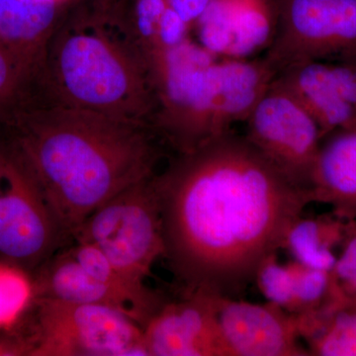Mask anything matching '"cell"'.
I'll list each match as a JSON object with an SVG mask.
<instances>
[{"label":"cell","instance_id":"cell-1","mask_svg":"<svg viewBox=\"0 0 356 356\" xmlns=\"http://www.w3.org/2000/svg\"><path fill=\"white\" fill-rule=\"evenodd\" d=\"M165 254L182 293L238 298L312 201L233 130L175 154L154 177Z\"/></svg>","mask_w":356,"mask_h":356},{"label":"cell","instance_id":"cell-27","mask_svg":"<svg viewBox=\"0 0 356 356\" xmlns=\"http://www.w3.org/2000/svg\"><path fill=\"white\" fill-rule=\"evenodd\" d=\"M2 172H3V156L0 151V184H1Z\"/></svg>","mask_w":356,"mask_h":356},{"label":"cell","instance_id":"cell-13","mask_svg":"<svg viewBox=\"0 0 356 356\" xmlns=\"http://www.w3.org/2000/svg\"><path fill=\"white\" fill-rule=\"evenodd\" d=\"M214 81L215 136L245 123L277 72L266 58L218 57L212 67Z\"/></svg>","mask_w":356,"mask_h":356},{"label":"cell","instance_id":"cell-28","mask_svg":"<svg viewBox=\"0 0 356 356\" xmlns=\"http://www.w3.org/2000/svg\"><path fill=\"white\" fill-rule=\"evenodd\" d=\"M58 3L62 4L63 6H65V2L69 1V0H57Z\"/></svg>","mask_w":356,"mask_h":356},{"label":"cell","instance_id":"cell-26","mask_svg":"<svg viewBox=\"0 0 356 356\" xmlns=\"http://www.w3.org/2000/svg\"><path fill=\"white\" fill-rule=\"evenodd\" d=\"M210 0H168V6L172 10L191 26L194 25L201 17Z\"/></svg>","mask_w":356,"mask_h":356},{"label":"cell","instance_id":"cell-5","mask_svg":"<svg viewBox=\"0 0 356 356\" xmlns=\"http://www.w3.org/2000/svg\"><path fill=\"white\" fill-rule=\"evenodd\" d=\"M32 301L36 324L24 343L26 355H147L142 325L123 312L46 297Z\"/></svg>","mask_w":356,"mask_h":356},{"label":"cell","instance_id":"cell-24","mask_svg":"<svg viewBox=\"0 0 356 356\" xmlns=\"http://www.w3.org/2000/svg\"><path fill=\"white\" fill-rule=\"evenodd\" d=\"M191 26L185 22L170 7H168L163 19L159 23L158 31H156L151 49L142 54L153 51L170 50V49L175 48L191 38L189 34H191Z\"/></svg>","mask_w":356,"mask_h":356},{"label":"cell","instance_id":"cell-14","mask_svg":"<svg viewBox=\"0 0 356 356\" xmlns=\"http://www.w3.org/2000/svg\"><path fill=\"white\" fill-rule=\"evenodd\" d=\"M309 191L312 201L329 205L337 219L356 221V126L323 139Z\"/></svg>","mask_w":356,"mask_h":356},{"label":"cell","instance_id":"cell-6","mask_svg":"<svg viewBox=\"0 0 356 356\" xmlns=\"http://www.w3.org/2000/svg\"><path fill=\"white\" fill-rule=\"evenodd\" d=\"M154 177L103 204L74 235L102 250L118 273L140 288L146 287L152 267L165 254Z\"/></svg>","mask_w":356,"mask_h":356},{"label":"cell","instance_id":"cell-7","mask_svg":"<svg viewBox=\"0 0 356 356\" xmlns=\"http://www.w3.org/2000/svg\"><path fill=\"white\" fill-rule=\"evenodd\" d=\"M276 31L264 57L280 72L300 63L356 64V0H274Z\"/></svg>","mask_w":356,"mask_h":356},{"label":"cell","instance_id":"cell-22","mask_svg":"<svg viewBox=\"0 0 356 356\" xmlns=\"http://www.w3.org/2000/svg\"><path fill=\"white\" fill-rule=\"evenodd\" d=\"M32 298L33 283L27 273L0 262V327L13 324Z\"/></svg>","mask_w":356,"mask_h":356},{"label":"cell","instance_id":"cell-9","mask_svg":"<svg viewBox=\"0 0 356 356\" xmlns=\"http://www.w3.org/2000/svg\"><path fill=\"white\" fill-rule=\"evenodd\" d=\"M245 123L248 142L310 193L312 172L323 136L317 121L298 98L273 79Z\"/></svg>","mask_w":356,"mask_h":356},{"label":"cell","instance_id":"cell-10","mask_svg":"<svg viewBox=\"0 0 356 356\" xmlns=\"http://www.w3.org/2000/svg\"><path fill=\"white\" fill-rule=\"evenodd\" d=\"M218 329L226 356L310 355L299 343L296 317L267 302L215 297Z\"/></svg>","mask_w":356,"mask_h":356},{"label":"cell","instance_id":"cell-12","mask_svg":"<svg viewBox=\"0 0 356 356\" xmlns=\"http://www.w3.org/2000/svg\"><path fill=\"white\" fill-rule=\"evenodd\" d=\"M274 81L310 112L323 139L334 131L356 126L355 63H300L281 70Z\"/></svg>","mask_w":356,"mask_h":356},{"label":"cell","instance_id":"cell-21","mask_svg":"<svg viewBox=\"0 0 356 356\" xmlns=\"http://www.w3.org/2000/svg\"><path fill=\"white\" fill-rule=\"evenodd\" d=\"M168 7V0H132L128 4L120 26L140 53L151 49Z\"/></svg>","mask_w":356,"mask_h":356},{"label":"cell","instance_id":"cell-2","mask_svg":"<svg viewBox=\"0 0 356 356\" xmlns=\"http://www.w3.org/2000/svg\"><path fill=\"white\" fill-rule=\"evenodd\" d=\"M163 146L149 126L74 108L42 89L0 120V147L29 173L67 236L117 194L154 177Z\"/></svg>","mask_w":356,"mask_h":356},{"label":"cell","instance_id":"cell-8","mask_svg":"<svg viewBox=\"0 0 356 356\" xmlns=\"http://www.w3.org/2000/svg\"><path fill=\"white\" fill-rule=\"evenodd\" d=\"M0 262L25 273L50 259L65 236L41 191L23 166L0 147Z\"/></svg>","mask_w":356,"mask_h":356},{"label":"cell","instance_id":"cell-3","mask_svg":"<svg viewBox=\"0 0 356 356\" xmlns=\"http://www.w3.org/2000/svg\"><path fill=\"white\" fill-rule=\"evenodd\" d=\"M40 83L63 104L153 128L156 100L144 56L120 25L86 11L67 16L58 28Z\"/></svg>","mask_w":356,"mask_h":356},{"label":"cell","instance_id":"cell-18","mask_svg":"<svg viewBox=\"0 0 356 356\" xmlns=\"http://www.w3.org/2000/svg\"><path fill=\"white\" fill-rule=\"evenodd\" d=\"M300 337L310 355L356 356V304L317 312L300 321Z\"/></svg>","mask_w":356,"mask_h":356},{"label":"cell","instance_id":"cell-19","mask_svg":"<svg viewBox=\"0 0 356 356\" xmlns=\"http://www.w3.org/2000/svg\"><path fill=\"white\" fill-rule=\"evenodd\" d=\"M276 22L274 0H236L228 58H250L266 51L273 43Z\"/></svg>","mask_w":356,"mask_h":356},{"label":"cell","instance_id":"cell-4","mask_svg":"<svg viewBox=\"0 0 356 356\" xmlns=\"http://www.w3.org/2000/svg\"><path fill=\"white\" fill-rule=\"evenodd\" d=\"M142 55L156 100L153 128L165 146L184 154L215 138L212 67L218 56L191 38Z\"/></svg>","mask_w":356,"mask_h":356},{"label":"cell","instance_id":"cell-25","mask_svg":"<svg viewBox=\"0 0 356 356\" xmlns=\"http://www.w3.org/2000/svg\"><path fill=\"white\" fill-rule=\"evenodd\" d=\"M127 6L128 0H90V9L86 11L100 22L118 25Z\"/></svg>","mask_w":356,"mask_h":356},{"label":"cell","instance_id":"cell-15","mask_svg":"<svg viewBox=\"0 0 356 356\" xmlns=\"http://www.w3.org/2000/svg\"><path fill=\"white\" fill-rule=\"evenodd\" d=\"M64 10L57 0H0V43L26 67L41 70Z\"/></svg>","mask_w":356,"mask_h":356},{"label":"cell","instance_id":"cell-20","mask_svg":"<svg viewBox=\"0 0 356 356\" xmlns=\"http://www.w3.org/2000/svg\"><path fill=\"white\" fill-rule=\"evenodd\" d=\"M40 70L26 67L0 43V120L37 90Z\"/></svg>","mask_w":356,"mask_h":356},{"label":"cell","instance_id":"cell-11","mask_svg":"<svg viewBox=\"0 0 356 356\" xmlns=\"http://www.w3.org/2000/svg\"><path fill=\"white\" fill-rule=\"evenodd\" d=\"M147 356H226L215 297L182 293L165 301L143 327Z\"/></svg>","mask_w":356,"mask_h":356},{"label":"cell","instance_id":"cell-17","mask_svg":"<svg viewBox=\"0 0 356 356\" xmlns=\"http://www.w3.org/2000/svg\"><path fill=\"white\" fill-rule=\"evenodd\" d=\"M344 229L346 221L334 215L332 219L301 216L288 231L283 248L302 266L332 273L337 259L334 248L341 245Z\"/></svg>","mask_w":356,"mask_h":356},{"label":"cell","instance_id":"cell-23","mask_svg":"<svg viewBox=\"0 0 356 356\" xmlns=\"http://www.w3.org/2000/svg\"><path fill=\"white\" fill-rule=\"evenodd\" d=\"M341 248L332 277L341 296L356 304V221L346 222Z\"/></svg>","mask_w":356,"mask_h":356},{"label":"cell","instance_id":"cell-16","mask_svg":"<svg viewBox=\"0 0 356 356\" xmlns=\"http://www.w3.org/2000/svg\"><path fill=\"white\" fill-rule=\"evenodd\" d=\"M37 271L38 276L32 282L33 297L112 307L127 314L140 325L130 302L112 288L89 275L69 252L51 257Z\"/></svg>","mask_w":356,"mask_h":356}]
</instances>
